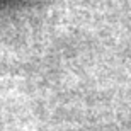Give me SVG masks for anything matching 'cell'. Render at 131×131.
<instances>
[{"label":"cell","instance_id":"1","mask_svg":"<svg viewBox=\"0 0 131 131\" xmlns=\"http://www.w3.org/2000/svg\"><path fill=\"white\" fill-rule=\"evenodd\" d=\"M12 0H0V5H5V4H10Z\"/></svg>","mask_w":131,"mask_h":131}]
</instances>
